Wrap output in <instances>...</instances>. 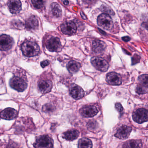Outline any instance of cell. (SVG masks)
I'll return each mask as SVG.
<instances>
[{"instance_id": "1", "label": "cell", "mask_w": 148, "mask_h": 148, "mask_svg": "<svg viewBox=\"0 0 148 148\" xmlns=\"http://www.w3.org/2000/svg\"><path fill=\"white\" fill-rule=\"evenodd\" d=\"M23 55L31 57L36 56L40 53V49L36 42L32 41H26L22 43L21 47Z\"/></svg>"}, {"instance_id": "2", "label": "cell", "mask_w": 148, "mask_h": 148, "mask_svg": "<svg viewBox=\"0 0 148 148\" xmlns=\"http://www.w3.org/2000/svg\"><path fill=\"white\" fill-rule=\"evenodd\" d=\"M10 85L12 88L21 92L26 89L28 86V82L25 75H15L10 81Z\"/></svg>"}, {"instance_id": "3", "label": "cell", "mask_w": 148, "mask_h": 148, "mask_svg": "<svg viewBox=\"0 0 148 148\" xmlns=\"http://www.w3.org/2000/svg\"><path fill=\"white\" fill-rule=\"evenodd\" d=\"M35 148H53L54 141L49 135H43L37 136L34 143Z\"/></svg>"}, {"instance_id": "4", "label": "cell", "mask_w": 148, "mask_h": 148, "mask_svg": "<svg viewBox=\"0 0 148 148\" xmlns=\"http://www.w3.org/2000/svg\"><path fill=\"white\" fill-rule=\"evenodd\" d=\"M97 23L101 27L110 30L114 27V22L110 16L105 14L100 15L97 18Z\"/></svg>"}, {"instance_id": "5", "label": "cell", "mask_w": 148, "mask_h": 148, "mask_svg": "<svg viewBox=\"0 0 148 148\" xmlns=\"http://www.w3.org/2000/svg\"><path fill=\"white\" fill-rule=\"evenodd\" d=\"M91 62L97 70L101 72H106L109 67L107 62L101 57H93L91 58Z\"/></svg>"}, {"instance_id": "6", "label": "cell", "mask_w": 148, "mask_h": 148, "mask_svg": "<svg viewBox=\"0 0 148 148\" xmlns=\"http://www.w3.org/2000/svg\"><path fill=\"white\" fill-rule=\"evenodd\" d=\"M46 47L50 52H59L61 49V44L58 37H51L46 42Z\"/></svg>"}, {"instance_id": "7", "label": "cell", "mask_w": 148, "mask_h": 148, "mask_svg": "<svg viewBox=\"0 0 148 148\" xmlns=\"http://www.w3.org/2000/svg\"><path fill=\"white\" fill-rule=\"evenodd\" d=\"M148 117V111L145 109H139L133 113V119L136 122L139 123L147 121Z\"/></svg>"}, {"instance_id": "8", "label": "cell", "mask_w": 148, "mask_h": 148, "mask_svg": "<svg viewBox=\"0 0 148 148\" xmlns=\"http://www.w3.org/2000/svg\"><path fill=\"white\" fill-rule=\"evenodd\" d=\"M14 44V40L12 37L7 35L0 36V50L7 51L11 48Z\"/></svg>"}, {"instance_id": "9", "label": "cell", "mask_w": 148, "mask_h": 148, "mask_svg": "<svg viewBox=\"0 0 148 148\" xmlns=\"http://www.w3.org/2000/svg\"><path fill=\"white\" fill-rule=\"evenodd\" d=\"M69 92L71 96L74 99L78 100L84 97V92L83 90L80 86L73 84L69 88Z\"/></svg>"}, {"instance_id": "10", "label": "cell", "mask_w": 148, "mask_h": 148, "mask_svg": "<svg viewBox=\"0 0 148 148\" xmlns=\"http://www.w3.org/2000/svg\"><path fill=\"white\" fill-rule=\"evenodd\" d=\"M61 29L63 34L71 35L76 32L77 27L73 22L67 21L61 25Z\"/></svg>"}, {"instance_id": "11", "label": "cell", "mask_w": 148, "mask_h": 148, "mask_svg": "<svg viewBox=\"0 0 148 148\" xmlns=\"http://www.w3.org/2000/svg\"><path fill=\"white\" fill-rule=\"evenodd\" d=\"M80 114L83 117H93L97 114L98 110L94 106H87L80 109Z\"/></svg>"}, {"instance_id": "12", "label": "cell", "mask_w": 148, "mask_h": 148, "mask_svg": "<svg viewBox=\"0 0 148 148\" xmlns=\"http://www.w3.org/2000/svg\"><path fill=\"white\" fill-rule=\"evenodd\" d=\"M132 130L131 127L123 126L118 129L115 136L121 140H125L128 138Z\"/></svg>"}, {"instance_id": "13", "label": "cell", "mask_w": 148, "mask_h": 148, "mask_svg": "<svg viewBox=\"0 0 148 148\" xmlns=\"http://www.w3.org/2000/svg\"><path fill=\"white\" fill-rule=\"evenodd\" d=\"M106 81L109 84L113 85H119L121 84L122 79L119 74L112 72L106 76Z\"/></svg>"}, {"instance_id": "14", "label": "cell", "mask_w": 148, "mask_h": 148, "mask_svg": "<svg viewBox=\"0 0 148 148\" xmlns=\"http://www.w3.org/2000/svg\"><path fill=\"white\" fill-rule=\"evenodd\" d=\"M17 112L16 110L11 108H7L1 112L0 116L2 119L6 120H12L17 116Z\"/></svg>"}, {"instance_id": "15", "label": "cell", "mask_w": 148, "mask_h": 148, "mask_svg": "<svg viewBox=\"0 0 148 148\" xmlns=\"http://www.w3.org/2000/svg\"><path fill=\"white\" fill-rule=\"evenodd\" d=\"M7 4L12 14H18L21 10V3L20 0H9Z\"/></svg>"}, {"instance_id": "16", "label": "cell", "mask_w": 148, "mask_h": 148, "mask_svg": "<svg viewBox=\"0 0 148 148\" xmlns=\"http://www.w3.org/2000/svg\"><path fill=\"white\" fill-rule=\"evenodd\" d=\"M53 84L51 81L48 80H43L38 82V88L39 91L42 93H47L51 90Z\"/></svg>"}, {"instance_id": "17", "label": "cell", "mask_w": 148, "mask_h": 148, "mask_svg": "<svg viewBox=\"0 0 148 148\" xmlns=\"http://www.w3.org/2000/svg\"><path fill=\"white\" fill-rule=\"evenodd\" d=\"M25 27L27 29L33 30L37 28L38 27V21L34 16H30L26 20Z\"/></svg>"}, {"instance_id": "18", "label": "cell", "mask_w": 148, "mask_h": 148, "mask_svg": "<svg viewBox=\"0 0 148 148\" xmlns=\"http://www.w3.org/2000/svg\"><path fill=\"white\" fill-rule=\"evenodd\" d=\"M92 45L93 51L96 53H100L103 52L107 47L104 42L100 40H94L92 43Z\"/></svg>"}, {"instance_id": "19", "label": "cell", "mask_w": 148, "mask_h": 148, "mask_svg": "<svg viewBox=\"0 0 148 148\" xmlns=\"http://www.w3.org/2000/svg\"><path fill=\"white\" fill-rule=\"evenodd\" d=\"M79 132L76 130L72 129L68 130L63 134V137L68 141H73L79 136Z\"/></svg>"}, {"instance_id": "20", "label": "cell", "mask_w": 148, "mask_h": 148, "mask_svg": "<svg viewBox=\"0 0 148 148\" xmlns=\"http://www.w3.org/2000/svg\"><path fill=\"white\" fill-rule=\"evenodd\" d=\"M142 143L140 140H132L127 141L123 144L122 148H141Z\"/></svg>"}, {"instance_id": "21", "label": "cell", "mask_w": 148, "mask_h": 148, "mask_svg": "<svg viewBox=\"0 0 148 148\" xmlns=\"http://www.w3.org/2000/svg\"><path fill=\"white\" fill-rule=\"evenodd\" d=\"M50 11L53 16L59 18L62 16V10L57 3H53L50 5Z\"/></svg>"}, {"instance_id": "22", "label": "cell", "mask_w": 148, "mask_h": 148, "mask_svg": "<svg viewBox=\"0 0 148 148\" xmlns=\"http://www.w3.org/2000/svg\"><path fill=\"white\" fill-rule=\"evenodd\" d=\"M81 68V64L75 61H70L67 65V68L70 73H75L78 72Z\"/></svg>"}, {"instance_id": "23", "label": "cell", "mask_w": 148, "mask_h": 148, "mask_svg": "<svg viewBox=\"0 0 148 148\" xmlns=\"http://www.w3.org/2000/svg\"><path fill=\"white\" fill-rule=\"evenodd\" d=\"M92 141L88 138H83L80 139L78 142V148H92Z\"/></svg>"}, {"instance_id": "24", "label": "cell", "mask_w": 148, "mask_h": 148, "mask_svg": "<svg viewBox=\"0 0 148 148\" xmlns=\"http://www.w3.org/2000/svg\"><path fill=\"white\" fill-rule=\"evenodd\" d=\"M101 10L103 12V14H107L109 15H114L115 13L114 10L112 9L110 7L107 5L103 4L101 6Z\"/></svg>"}, {"instance_id": "25", "label": "cell", "mask_w": 148, "mask_h": 148, "mask_svg": "<svg viewBox=\"0 0 148 148\" xmlns=\"http://www.w3.org/2000/svg\"><path fill=\"white\" fill-rule=\"evenodd\" d=\"M136 91L139 95L146 94L148 92V87L142 85H139L136 87Z\"/></svg>"}, {"instance_id": "26", "label": "cell", "mask_w": 148, "mask_h": 148, "mask_svg": "<svg viewBox=\"0 0 148 148\" xmlns=\"http://www.w3.org/2000/svg\"><path fill=\"white\" fill-rule=\"evenodd\" d=\"M33 5L36 8L41 9L43 7L44 0H31Z\"/></svg>"}, {"instance_id": "27", "label": "cell", "mask_w": 148, "mask_h": 148, "mask_svg": "<svg viewBox=\"0 0 148 148\" xmlns=\"http://www.w3.org/2000/svg\"><path fill=\"white\" fill-rule=\"evenodd\" d=\"M140 82L143 86L148 87V75H143L140 76L138 78Z\"/></svg>"}, {"instance_id": "28", "label": "cell", "mask_w": 148, "mask_h": 148, "mask_svg": "<svg viewBox=\"0 0 148 148\" xmlns=\"http://www.w3.org/2000/svg\"><path fill=\"white\" fill-rule=\"evenodd\" d=\"M54 109V106H53L52 104H49V103L46 104L43 107V110L46 113L52 112Z\"/></svg>"}, {"instance_id": "29", "label": "cell", "mask_w": 148, "mask_h": 148, "mask_svg": "<svg viewBox=\"0 0 148 148\" xmlns=\"http://www.w3.org/2000/svg\"><path fill=\"white\" fill-rule=\"evenodd\" d=\"M83 3L87 6H91L96 2V0H82Z\"/></svg>"}, {"instance_id": "30", "label": "cell", "mask_w": 148, "mask_h": 148, "mask_svg": "<svg viewBox=\"0 0 148 148\" xmlns=\"http://www.w3.org/2000/svg\"><path fill=\"white\" fill-rule=\"evenodd\" d=\"M115 108L116 109V110H117L118 112H120V113H121V112H122L123 111V108L121 104L120 103H116V104Z\"/></svg>"}, {"instance_id": "31", "label": "cell", "mask_w": 148, "mask_h": 148, "mask_svg": "<svg viewBox=\"0 0 148 148\" xmlns=\"http://www.w3.org/2000/svg\"><path fill=\"white\" fill-rule=\"evenodd\" d=\"M49 61L48 60H46L43 61L41 62V66L42 67L44 68L47 66L48 65H49Z\"/></svg>"}, {"instance_id": "32", "label": "cell", "mask_w": 148, "mask_h": 148, "mask_svg": "<svg viewBox=\"0 0 148 148\" xmlns=\"http://www.w3.org/2000/svg\"><path fill=\"white\" fill-rule=\"evenodd\" d=\"M122 39L123 41H124L127 42L129 41L130 40V38L129 37V36H126L123 37Z\"/></svg>"}, {"instance_id": "33", "label": "cell", "mask_w": 148, "mask_h": 148, "mask_svg": "<svg viewBox=\"0 0 148 148\" xmlns=\"http://www.w3.org/2000/svg\"><path fill=\"white\" fill-rule=\"evenodd\" d=\"M63 3L65 5H67L69 4V1L67 0H63Z\"/></svg>"}, {"instance_id": "34", "label": "cell", "mask_w": 148, "mask_h": 148, "mask_svg": "<svg viewBox=\"0 0 148 148\" xmlns=\"http://www.w3.org/2000/svg\"><path fill=\"white\" fill-rule=\"evenodd\" d=\"M81 15L82 16L83 18V16H84V17H85V19H87V18H86V16L84 14H83V13H82L81 12Z\"/></svg>"}, {"instance_id": "35", "label": "cell", "mask_w": 148, "mask_h": 148, "mask_svg": "<svg viewBox=\"0 0 148 148\" xmlns=\"http://www.w3.org/2000/svg\"><path fill=\"white\" fill-rule=\"evenodd\" d=\"M0 1H1V0H0Z\"/></svg>"}]
</instances>
